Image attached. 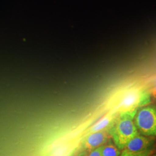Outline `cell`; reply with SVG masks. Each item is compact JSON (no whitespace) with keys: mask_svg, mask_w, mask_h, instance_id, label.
Returning <instances> with one entry per match:
<instances>
[{"mask_svg":"<svg viewBox=\"0 0 156 156\" xmlns=\"http://www.w3.org/2000/svg\"><path fill=\"white\" fill-rule=\"evenodd\" d=\"M136 111L137 109L121 112L108 131L115 144L120 151L131 140L140 134L134 122Z\"/></svg>","mask_w":156,"mask_h":156,"instance_id":"1","label":"cell"},{"mask_svg":"<svg viewBox=\"0 0 156 156\" xmlns=\"http://www.w3.org/2000/svg\"><path fill=\"white\" fill-rule=\"evenodd\" d=\"M134 122L139 134L147 137L156 136V106L149 104L137 109Z\"/></svg>","mask_w":156,"mask_h":156,"instance_id":"2","label":"cell"},{"mask_svg":"<svg viewBox=\"0 0 156 156\" xmlns=\"http://www.w3.org/2000/svg\"><path fill=\"white\" fill-rule=\"evenodd\" d=\"M154 138L139 134L128 142L120 156H151L154 152Z\"/></svg>","mask_w":156,"mask_h":156,"instance_id":"3","label":"cell"},{"mask_svg":"<svg viewBox=\"0 0 156 156\" xmlns=\"http://www.w3.org/2000/svg\"><path fill=\"white\" fill-rule=\"evenodd\" d=\"M151 102L149 91L145 89H134L128 91L124 95L120 103L122 112L133 109H138L141 106H145Z\"/></svg>","mask_w":156,"mask_h":156,"instance_id":"4","label":"cell"},{"mask_svg":"<svg viewBox=\"0 0 156 156\" xmlns=\"http://www.w3.org/2000/svg\"><path fill=\"white\" fill-rule=\"evenodd\" d=\"M109 132L106 129L90 133L83 142L84 150L91 152L97 148L105 145L109 140Z\"/></svg>","mask_w":156,"mask_h":156,"instance_id":"5","label":"cell"},{"mask_svg":"<svg viewBox=\"0 0 156 156\" xmlns=\"http://www.w3.org/2000/svg\"><path fill=\"white\" fill-rule=\"evenodd\" d=\"M113 122V116L112 115H108L102 119H101L99 122H98L96 124L90 129L89 131V134L101 131L103 130H105L107 127L112 125Z\"/></svg>","mask_w":156,"mask_h":156,"instance_id":"6","label":"cell"},{"mask_svg":"<svg viewBox=\"0 0 156 156\" xmlns=\"http://www.w3.org/2000/svg\"><path fill=\"white\" fill-rule=\"evenodd\" d=\"M120 150L111 142L104 145L101 151V156H120Z\"/></svg>","mask_w":156,"mask_h":156,"instance_id":"7","label":"cell"},{"mask_svg":"<svg viewBox=\"0 0 156 156\" xmlns=\"http://www.w3.org/2000/svg\"><path fill=\"white\" fill-rule=\"evenodd\" d=\"M69 152V147L63 145L53 151L50 156H67Z\"/></svg>","mask_w":156,"mask_h":156,"instance_id":"8","label":"cell"},{"mask_svg":"<svg viewBox=\"0 0 156 156\" xmlns=\"http://www.w3.org/2000/svg\"><path fill=\"white\" fill-rule=\"evenodd\" d=\"M103 146L91 151L88 156H101V151Z\"/></svg>","mask_w":156,"mask_h":156,"instance_id":"9","label":"cell"},{"mask_svg":"<svg viewBox=\"0 0 156 156\" xmlns=\"http://www.w3.org/2000/svg\"><path fill=\"white\" fill-rule=\"evenodd\" d=\"M151 93V100H153L156 102V82L155 83L153 84V87L150 91Z\"/></svg>","mask_w":156,"mask_h":156,"instance_id":"10","label":"cell"},{"mask_svg":"<svg viewBox=\"0 0 156 156\" xmlns=\"http://www.w3.org/2000/svg\"><path fill=\"white\" fill-rule=\"evenodd\" d=\"M151 156H156V154H153V155H151Z\"/></svg>","mask_w":156,"mask_h":156,"instance_id":"11","label":"cell"},{"mask_svg":"<svg viewBox=\"0 0 156 156\" xmlns=\"http://www.w3.org/2000/svg\"></svg>","mask_w":156,"mask_h":156,"instance_id":"12","label":"cell"}]
</instances>
